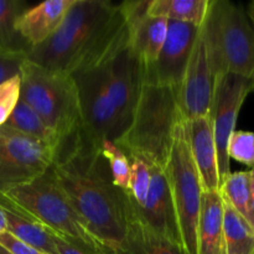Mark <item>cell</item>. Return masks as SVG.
I'll return each mask as SVG.
<instances>
[{
  "label": "cell",
  "mask_w": 254,
  "mask_h": 254,
  "mask_svg": "<svg viewBox=\"0 0 254 254\" xmlns=\"http://www.w3.org/2000/svg\"><path fill=\"white\" fill-rule=\"evenodd\" d=\"M21 97L61 141L81 131L78 88L72 74L25 60L20 69Z\"/></svg>",
  "instance_id": "obj_6"
},
{
  "label": "cell",
  "mask_w": 254,
  "mask_h": 254,
  "mask_svg": "<svg viewBox=\"0 0 254 254\" xmlns=\"http://www.w3.org/2000/svg\"><path fill=\"white\" fill-rule=\"evenodd\" d=\"M0 246L11 254H46L25 245L7 232L0 235Z\"/></svg>",
  "instance_id": "obj_30"
},
{
  "label": "cell",
  "mask_w": 254,
  "mask_h": 254,
  "mask_svg": "<svg viewBox=\"0 0 254 254\" xmlns=\"http://www.w3.org/2000/svg\"><path fill=\"white\" fill-rule=\"evenodd\" d=\"M1 195L15 210L89 254L102 245L60 188L52 166L35 180L15 186Z\"/></svg>",
  "instance_id": "obj_4"
},
{
  "label": "cell",
  "mask_w": 254,
  "mask_h": 254,
  "mask_svg": "<svg viewBox=\"0 0 254 254\" xmlns=\"http://www.w3.org/2000/svg\"><path fill=\"white\" fill-rule=\"evenodd\" d=\"M210 0H151L148 16L201 26Z\"/></svg>",
  "instance_id": "obj_20"
},
{
  "label": "cell",
  "mask_w": 254,
  "mask_h": 254,
  "mask_svg": "<svg viewBox=\"0 0 254 254\" xmlns=\"http://www.w3.org/2000/svg\"><path fill=\"white\" fill-rule=\"evenodd\" d=\"M129 41V26L121 5L109 0H76L61 26L27 60L55 71L76 74L104 66Z\"/></svg>",
  "instance_id": "obj_2"
},
{
  "label": "cell",
  "mask_w": 254,
  "mask_h": 254,
  "mask_svg": "<svg viewBox=\"0 0 254 254\" xmlns=\"http://www.w3.org/2000/svg\"><path fill=\"white\" fill-rule=\"evenodd\" d=\"M150 189L145 203L143 207H136L128 200L129 216L140 221L154 233L183 248L178 218L165 169L150 165Z\"/></svg>",
  "instance_id": "obj_14"
},
{
  "label": "cell",
  "mask_w": 254,
  "mask_h": 254,
  "mask_svg": "<svg viewBox=\"0 0 254 254\" xmlns=\"http://www.w3.org/2000/svg\"><path fill=\"white\" fill-rule=\"evenodd\" d=\"M102 154L108 161L113 184L123 191H128L129 176H130V161L121 148L114 141L106 140L102 144Z\"/></svg>",
  "instance_id": "obj_26"
},
{
  "label": "cell",
  "mask_w": 254,
  "mask_h": 254,
  "mask_svg": "<svg viewBox=\"0 0 254 254\" xmlns=\"http://www.w3.org/2000/svg\"><path fill=\"white\" fill-rule=\"evenodd\" d=\"M73 77L78 88L82 138L97 148H102L106 140L116 141L121 130L104 66L78 72Z\"/></svg>",
  "instance_id": "obj_8"
},
{
  "label": "cell",
  "mask_w": 254,
  "mask_h": 254,
  "mask_svg": "<svg viewBox=\"0 0 254 254\" xmlns=\"http://www.w3.org/2000/svg\"><path fill=\"white\" fill-rule=\"evenodd\" d=\"M4 126L56 149L61 144V138L21 98Z\"/></svg>",
  "instance_id": "obj_22"
},
{
  "label": "cell",
  "mask_w": 254,
  "mask_h": 254,
  "mask_svg": "<svg viewBox=\"0 0 254 254\" xmlns=\"http://www.w3.org/2000/svg\"><path fill=\"white\" fill-rule=\"evenodd\" d=\"M57 149L0 127V193L35 180L54 164Z\"/></svg>",
  "instance_id": "obj_9"
},
{
  "label": "cell",
  "mask_w": 254,
  "mask_h": 254,
  "mask_svg": "<svg viewBox=\"0 0 254 254\" xmlns=\"http://www.w3.org/2000/svg\"><path fill=\"white\" fill-rule=\"evenodd\" d=\"M212 96L213 76L200 26L188 67L179 87V108L184 121L208 116Z\"/></svg>",
  "instance_id": "obj_13"
},
{
  "label": "cell",
  "mask_w": 254,
  "mask_h": 254,
  "mask_svg": "<svg viewBox=\"0 0 254 254\" xmlns=\"http://www.w3.org/2000/svg\"><path fill=\"white\" fill-rule=\"evenodd\" d=\"M55 242H56V248L59 254H89L88 252H86V251L71 245V243L67 242L64 238L59 237V236H56Z\"/></svg>",
  "instance_id": "obj_31"
},
{
  "label": "cell",
  "mask_w": 254,
  "mask_h": 254,
  "mask_svg": "<svg viewBox=\"0 0 254 254\" xmlns=\"http://www.w3.org/2000/svg\"><path fill=\"white\" fill-rule=\"evenodd\" d=\"M247 14H248V17H250L251 22H252V25L254 26V2H252V4L250 5V9H248Z\"/></svg>",
  "instance_id": "obj_35"
},
{
  "label": "cell",
  "mask_w": 254,
  "mask_h": 254,
  "mask_svg": "<svg viewBox=\"0 0 254 254\" xmlns=\"http://www.w3.org/2000/svg\"><path fill=\"white\" fill-rule=\"evenodd\" d=\"M76 0H47L27 9L16 20L17 32L30 50L40 46L57 31Z\"/></svg>",
  "instance_id": "obj_16"
},
{
  "label": "cell",
  "mask_w": 254,
  "mask_h": 254,
  "mask_svg": "<svg viewBox=\"0 0 254 254\" xmlns=\"http://www.w3.org/2000/svg\"><path fill=\"white\" fill-rule=\"evenodd\" d=\"M248 222L254 228V179L251 176V198L248 205Z\"/></svg>",
  "instance_id": "obj_32"
},
{
  "label": "cell",
  "mask_w": 254,
  "mask_h": 254,
  "mask_svg": "<svg viewBox=\"0 0 254 254\" xmlns=\"http://www.w3.org/2000/svg\"><path fill=\"white\" fill-rule=\"evenodd\" d=\"M7 231V225H6V217H5V213L2 211V208L0 207V235L5 233Z\"/></svg>",
  "instance_id": "obj_33"
},
{
  "label": "cell",
  "mask_w": 254,
  "mask_h": 254,
  "mask_svg": "<svg viewBox=\"0 0 254 254\" xmlns=\"http://www.w3.org/2000/svg\"><path fill=\"white\" fill-rule=\"evenodd\" d=\"M116 252L118 254H186L183 248L154 233L131 216H129L123 243Z\"/></svg>",
  "instance_id": "obj_19"
},
{
  "label": "cell",
  "mask_w": 254,
  "mask_h": 254,
  "mask_svg": "<svg viewBox=\"0 0 254 254\" xmlns=\"http://www.w3.org/2000/svg\"><path fill=\"white\" fill-rule=\"evenodd\" d=\"M196 254H226L223 202L220 191H202L196 231Z\"/></svg>",
  "instance_id": "obj_17"
},
{
  "label": "cell",
  "mask_w": 254,
  "mask_h": 254,
  "mask_svg": "<svg viewBox=\"0 0 254 254\" xmlns=\"http://www.w3.org/2000/svg\"><path fill=\"white\" fill-rule=\"evenodd\" d=\"M52 170L92 235L103 246L118 250L128 228V197L113 184L101 148L74 134L61 141Z\"/></svg>",
  "instance_id": "obj_1"
},
{
  "label": "cell",
  "mask_w": 254,
  "mask_h": 254,
  "mask_svg": "<svg viewBox=\"0 0 254 254\" xmlns=\"http://www.w3.org/2000/svg\"><path fill=\"white\" fill-rule=\"evenodd\" d=\"M200 26L169 21L168 36L155 64L143 68V83L180 87Z\"/></svg>",
  "instance_id": "obj_12"
},
{
  "label": "cell",
  "mask_w": 254,
  "mask_h": 254,
  "mask_svg": "<svg viewBox=\"0 0 254 254\" xmlns=\"http://www.w3.org/2000/svg\"><path fill=\"white\" fill-rule=\"evenodd\" d=\"M223 240L226 254H254V228L225 198Z\"/></svg>",
  "instance_id": "obj_21"
},
{
  "label": "cell",
  "mask_w": 254,
  "mask_h": 254,
  "mask_svg": "<svg viewBox=\"0 0 254 254\" xmlns=\"http://www.w3.org/2000/svg\"><path fill=\"white\" fill-rule=\"evenodd\" d=\"M26 59L27 55L24 52H0V84L20 74Z\"/></svg>",
  "instance_id": "obj_29"
},
{
  "label": "cell",
  "mask_w": 254,
  "mask_h": 254,
  "mask_svg": "<svg viewBox=\"0 0 254 254\" xmlns=\"http://www.w3.org/2000/svg\"><path fill=\"white\" fill-rule=\"evenodd\" d=\"M26 4L20 0H0V52H24L30 46L17 32L16 20L25 11Z\"/></svg>",
  "instance_id": "obj_23"
},
{
  "label": "cell",
  "mask_w": 254,
  "mask_h": 254,
  "mask_svg": "<svg viewBox=\"0 0 254 254\" xmlns=\"http://www.w3.org/2000/svg\"><path fill=\"white\" fill-rule=\"evenodd\" d=\"M129 161H130V176H129L128 191H126L127 196L131 205L143 207L150 189V165L136 158L129 159Z\"/></svg>",
  "instance_id": "obj_25"
},
{
  "label": "cell",
  "mask_w": 254,
  "mask_h": 254,
  "mask_svg": "<svg viewBox=\"0 0 254 254\" xmlns=\"http://www.w3.org/2000/svg\"><path fill=\"white\" fill-rule=\"evenodd\" d=\"M250 171H251V176H252V178L254 179V168H253V169H251Z\"/></svg>",
  "instance_id": "obj_37"
},
{
  "label": "cell",
  "mask_w": 254,
  "mask_h": 254,
  "mask_svg": "<svg viewBox=\"0 0 254 254\" xmlns=\"http://www.w3.org/2000/svg\"><path fill=\"white\" fill-rule=\"evenodd\" d=\"M221 196L248 221L251 198V171L231 173L220 188Z\"/></svg>",
  "instance_id": "obj_24"
},
{
  "label": "cell",
  "mask_w": 254,
  "mask_h": 254,
  "mask_svg": "<svg viewBox=\"0 0 254 254\" xmlns=\"http://www.w3.org/2000/svg\"><path fill=\"white\" fill-rule=\"evenodd\" d=\"M228 158L238 163L254 168V133L245 130H235L228 140Z\"/></svg>",
  "instance_id": "obj_27"
},
{
  "label": "cell",
  "mask_w": 254,
  "mask_h": 254,
  "mask_svg": "<svg viewBox=\"0 0 254 254\" xmlns=\"http://www.w3.org/2000/svg\"><path fill=\"white\" fill-rule=\"evenodd\" d=\"M0 254H11V253H9L5 248H2L1 246H0Z\"/></svg>",
  "instance_id": "obj_36"
},
{
  "label": "cell",
  "mask_w": 254,
  "mask_h": 254,
  "mask_svg": "<svg viewBox=\"0 0 254 254\" xmlns=\"http://www.w3.org/2000/svg\"><path fill=\"white\" fill-rule=\"evenodd\" d=\"M183 121L179 88L143 83L130 123L114 143L128 159L165 169L176 127Z\"/></svg>",
  "instance_id": "obj_3"
},
{
  "label": "cell",
  "mask_w": 254,
  "mask_h": 254,
  "mask_svg": "<svg viewBox=\"0 0 254 254\" xmlns=\"http://www.w3.org/2000/svg\"><path fill=\"white\" fill-rule=\"evenodd\" d=\"M108 91L118 114L121 135L128 128L143 86V64L127 42L104 64Z\"/></svg>",
  "instance_id": "obj_11"
},
{
  "label": "cell",
  "mask_w": 254,
  "mask_h": 254,
  "mask_svg": "<svg viewBox=\"0 0 254 254\" xmlns=\"http://www.w3.org/2000/svg\"><path fill=\"white\" fill-rule=\"evenodd\" d=\"M93 254H118V253H117L114 250H112V248L107 247V246L101 245L96 251H94Z\"/></svg>",
  "instance_id": "obj_34"
},
{
  "label": "cell",
  "mask_w": 254,
  "mask_h": 254,
  "mask_svg": "<svg viewBox=\"0 0 254 254\" xmlns=\"http://www.w3.org/2000/svg\"><path fill=\"white\" fill-rule=\"evenodd\" d=\"M0 207L6 217L7 233L14 236L25 245L46 254H59L56 248V233L52 232L44 225L32 220L29 216L22 215L15 210L0 193Z\"/></svg>",
  "instance_id": "obj_18"
},
{
  "label": "cell",
  "mask_w": 254,
  "mask_h": 254,
  "mask_svg": "<svg viewBox=\"0 0 254 254\" xmlns=\"http://www.w3.org/2000/svg\"><path fill=\"white\" fill-rule=\"evenodd\" d=\"M252 81H253V91H254V73H253V76H252Z\"/></svg>",
  "instance_id": "obj_38"
},
{
  "label": "cell",
  "mask_w": 254,
  "mask_h": 254,
  "mask_svg": "<svg viewBox=\"0 0 254 254\" xmlns=\"http://www.w3.org/2000/svg\"><path fill=\"white\" fill-rule=\"evenodd\" d=\"M201 30L213 79L227 73L252 78L254 26L241 5L210 0Z\"/></svg>",
  "instance_id": "obj_5"
},
{
  "label": "cell",
  "mask_w": 254,
  "mask_h": 254,
  "mask_svg": "<svg viewBox=\"0 0 254 254\" xmlns=\"http://www.w3.org/2000/svg\"><path fill=\"white\" fill-rule=\"evenodd\" d=\"M253 2H254V1H253Z\"/></svg>",
  "instance_id": "obj_39"
},
{
  "label": "cell",
  "mask_w": 254,
  "mask_h": 254,
  "mask_svg": "<svg viewBox=\"0 0 254 254\" xmlns=\"http://www.w3.org/2000/svg\"><path fill=\"white\" fill-rule=\"evenodd\" d=\"M189 146L203 192L220 191L217 149L210 114L185 121Z\"/></svg>",
  "instance_id": "obj_15"
},
{
  "label": "cell",
  "mask_w": 254,
  "mask_h": 254,
  "mask_svg": "<svg viewBox=\"0 0 254 254\" xmlns=\"http://www.w3.org/2000/svg\"><path fill=\"white\" fill-rule=\"evenodd\" d=\"M252 91L253 81L248 77L227 73L213 79L210 117L217 149L220 188L231 174V160L227 154L228 140L236 130L238 113L243 102Z\"/></svg>",
  "instance_id": "obj_10"
},
{
  "label": "cell",
  "mask_w": 254,
  "mask_h": 254,
  "mask_svg": "<svg viewBox=\"0 0 254 254\" xmlns=\"http://www.w3.org/2000/svg\"><path fill=\"white\" fill-rule=\"evenodd\" d=\"M165 173L175 207L183 248L186 254H196V231L202 188L190 153L185 121L180 122L176 127Z\"/></svg>",
  "instance_id": "obj_7"
},
{
  "label": "cell",
  "mask_w": 254,
  "mask_h": 254,
  "mask_svg": "<svg viewBox=\"0 0 254 254\" xmlns=\"http://www.w3.org/2000/svg\"><path fill=\"white\" fill-rule=\"evenodd\" d=\"M21 97L20 74L0 84V127L9 121Z\"/></svg>",
  "instance_id": "obj_28"
}]
</instances>
